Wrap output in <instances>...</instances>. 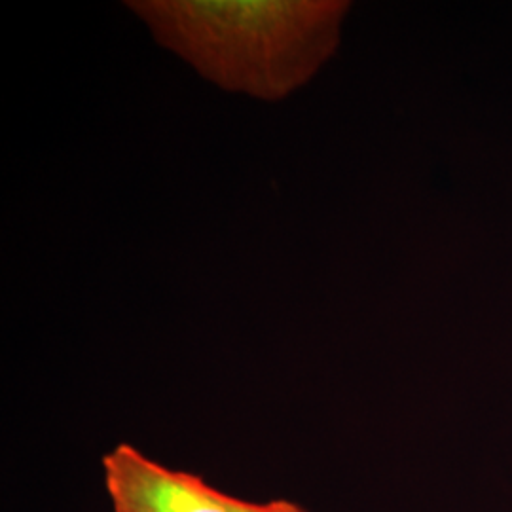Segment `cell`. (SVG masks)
Listing matches in <instances>:
<instances>
[{
    "instance_id": "cell-1",
    "label": "cell",
    "mask_w": 512,
    "mask_h": 512,
    "mask_svg": "<svg viewBox=\"0 0 512 512\" xmlns=\"http://www.w3.org/2000/svg\"><path fill=\"white\" fill-rule=\"evenodd\" d=\"M348 2L131 0L167 50L228 92L279 101L308 84L334 54Z\"/></svg>"
},
{
    "instance_id": "cell-3",
    "label": "cell",
    "mask_w": 512,
    "mask_h": 512,
    "mask_svg": "<svg viewBox=\"0 0 512 512\" xmlns=\"http://www.w3.org/2000/svg\"><path fill=\"white\" fill-rule=\"evenodd\" d=\"M272 512H310L289 499H272Z\"/></svg>"
},
{
    "instance_id": "cell-2",
    "label": "cell",
    "mask_w": 512,
    "mask_h": 512,
    "mask_svg": "<svg viewBox=\"0 0 512 512\" xmlns=\"http://www.w3.org/2000/svg\"><path fill=\"white\" fill-rule=\"evenodd\" d=\"M101 467L110 512H272V501L224 494L202 476L171 469L128 442L109 450Z\"/></svg>"
}]
</instances>
